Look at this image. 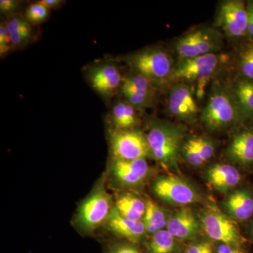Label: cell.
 Returning a JSON list of instances; mask_svg holds the SVG:
<instances>
[{
  "mask_svg": "<svg viewBox=\"0 0 253 253\" xmlns=\"http://www.w3.org/2000/svg\"><path fill=\"white\" fill-rule=\"evenodd\" d=\"M128 62L134 73L146 78L156 89L172 80L175 68L170 54L156 46L146 48L131 55Z\"/></svg>",
  "mask_w": 253,
  "mask_h": 253,
  "instance_id": "obj_1",
  "label": "cell"
},
{
  "mask_svg": "<svg viewBox=\"0 0 253 253\" xmlns=\"http://www.w3.org/2000/svg\"><path fill=\"white\" fill-rule=\"evenodd\" d=\"M243 118L231 91L219 85L212 89L201 113L203 122L211 130L223 129Z\"/></svg>",
  "mask_w": 253,
  "mask_h": 253,
  "instance_id": "obj_2",
  "label": "cell"
},
{
  "mask_svg": "<svg viewBox=\"0 0 253 253\" xmlns=\"http://www.w3.org/2000/svg\"><path fill=\"white\" fill-rule=\"evenodd\" d=\"M224 59V56L217 54L180 59L175 65L172 78L195 82L196 97L202 99L206 93V86Z\"/></svg>",
  "mask_w": 253,
  "mask_h": 253,
  "instance_id": "obj_3",
  "label": "cell"
},
{
  "mask_svg": "<svg viewBox=\"0 0 253 253\" xmlns=\"http://www.w3.org/2000/svg\"><path fill=\"white\" fill-rule=\"evenodd\" d=\"M223 46V36L216 28L202 26L189 32L174 43L180 59L216 54Z\"/></svg>",
  "mask_w": 253,
  "mask_h": 253,
  "instance_id": "obj_4",
  "label": "cell"
},
{
  "mask_svg": "<svg viewBox=\"0 0 253 253\" xmlns=\"http://www.w3.org/2000/svg\"><path fill=\"white\" fill-rule=\"evenodd\" d=\"M150 154L166 166L175 164L180 146V131L172 125L155 122L146 135Z\"/></svg>",
  "mask_w": 253,
  "mask_h": 253,
  "instance_id": "obj_5",
  "label": "cell"
},
{
  "mask_svg": "<svg viewBox=\"0 0 253 253\" xmlns=\"http://www.w3.org/2000/svg\"><path fill=\"white\" fill-rule=\"evenodd\" d=\"M111 149L115 159L134 161L145 159L150 154L146 136L137 130H116L111 139Z\"/></svg>",
  "mask_w": 253,
  "mask_h": 253,
  "instance_id": "obj_6",
  "label": "cell"
},
{
  "mask_svg": "<svg viewBox=\"0 0 253 253\" xmlns=\"http://www.w3.org/2000/svg\"><path fill=\"white\" fill-rule=\"evenodd\" d=\"M216 23L229 38H238L247 36L246 5L244 1L239 0L222 1L218 7Z\"/></svg>",
  "mask_w": 253,
  "mask_h": 253,
  "instance_id": "obj_7",
  "label": "cell"
},
{
  "mask_svg": "<svg viewBox=\"0 0 253 253\" xmlns=\"http://www.w3.org/2000/svg\"><path fill=\"white\" fill-rule=\"evenodd\" d=\"M202 224L208 236L214 241L232 247L241 243V236L234 221L217 209L211 208L204 212Z\"/></svg>",
  "mask_w": 253,
  "mask_h": 253,
  "instance_id": "obj_8",
  "label": "cell"
},
{
  "mask_svg": "<svg viewBox=\"0 0 253 253\" xmlns=\"http://www.w3.org/2000/svg\"><path fill=\"white\" fill-rule=\"evenodd\" d=\"M111 208L109 195L99 190L82 205L78 217L80 223L84 229L93 230L110 216Z\"/></svg>",
  "mask_w": 253,
  "mask_h": 253,
  "instance_id": "obj_9",
  "label": "cell"
},
{
  "mask_svg": "<svg viewBox=\"0 0 253 253\" xmlns=\"http://www.w3.org/2000/svg\"><path fill=\"white\" fill-rule=\"evenodd\" d=\"M168 106L169 113L182 121H193L199 112L194 89L185 83H178L172 86L169 92Z\"/></svg>",
  "mask_w": 253,
  "mask_h": 253,
  "instance_id": "obj_10",
  "label": "cell"
},
{
  "mask_svg": "<svg viewBox=\"0 0 253 253\" xmlns=\"http://www.w3.org/2000/svg\"><path fill=\"white\" fill-rule=\"evenodd\" d=\"M154 190L158 196L171 204L187 205L195 202L197 195L193 188L174 176H163L155 182Z\"/></svg>",
  "mask_w": 253,
  "mask_h": 253,
  "instance_id": "obj_11",
  "label": "cell"
},
{
  "mask_svg": "<svg viewBox=\"0 0 253 253\" xmlns=\"http://www.w3.org/2000/svg\"><path fill=\"white\" fill-rule=\"evenodd\" d=\"M89 81L95 91L104 96H110L120 89L123 76L117 65L102 63L94 66L89 71Z\"/></svg>",
  "mask_w": 253,
  "mask_h": 253,
  "instance_id": "obj_12",
  "label": "cell"
},
{
  "mask_svg": "<svg viewBox=\"0 0 253 253\" xmlns=\"http://www.w3.org/2000/svg\"><path fill=\"white\" fill-rule=\"evenodd\" d=\"M113 172L118 181L127 185L139 184L149 173V165L145 159L123 161L115 159Z\"/></svg>",
  "mask_w": 253,
  "mask_h": 253,
  "instance_id": "obj_13",
  "label": "cell"
},
{
  "mask_svg": "<svg viewBox=\"0 0 253 253\" xmlns=\"http://www.w3.org/2000/svg\"><path fill=\"white\" fill-rule=\"evenodd\" d=\"M167 230L176 239H189L197 234L199 224L189 208H181L168 221Z\"/></svg>",
  "mask_w": 253,
  "mask_h": 253,
  "instance_id": "obj_14",
  "label": "cell"
},
{
  "mask_svg": "<svg viewBox=\"0 0 253 253\" xmlns=\"http://www.w3.org/2000/svg\"><path fill=\"white\" fill-rule=\"evenodd\" d=\"M212 141L202 136H195L186 141L183 153L190 164L199 166L204 164L214 155Z\"/></svg>",
  "mask_w": 253,
  "mask_h": 253,
  "instance_id": "obj_15",
  "label": "cell"
},
{
  "mask_svg": "<svg viewBox=\"0 0 253 253\" xmlns=\"http://www.w3.org/2000/svg\"><path fill=\"white\" fill-rule=\"evenodd\" d=\"M208 179L213 187L224 191L237 186L241 181L239 171L231 165L217 164L208 171Z\"/></svg>",
  "mask_w": 253,
  "mask_h": 253,
  "instance_id": "obj_16",
  "label": "cell"
},
{
  "mask_svg": "<svg viewBox=\"0 0 253 253\" xmlns=\"http://www.w3.org/2000/svg\"><path fill=\"white\" fill-rule=\"evenodd\" d=\"M109 225L115 234L131 240L139 239L146 231L144 221L131 220L123 217L116 210L111 211Z\"/></svg>",
  "mask_w": 253,
  "mask_h": 253,
  "instance_id": "obj_17",
  "label": "cell"
},
{
  "mask_svg": "<svg viewBox=\"0 0 253 253\" xmlns=\"http://www.w3.org/2000/svg\"><path fill=\"white\" fill-rule=\"evenodd\" d=\"M228 154L236 162L244 165L253 163V129L237 134L231 141Z\"/></svg>",
  "mask_w": 253,
  "mask_h": 253,
  "instance_id": "obj_18",
  "label": "cell"
},
{
  "mask_svg": "<svg viewBox=\"0 0 253 253\" xmlns=\"http://www.w3.org/2000/svg\"><path fill=\"white\" fill-rule=\"evenodd\" d=\"M229 91L244 118H253V80L240 78L234 82Z\"/></svg>",
  "mask_w": 253,
  "mask_h": 253,
  "instance_id": "obj_19",
  "label": "cell"
},
{
  "mask_svg": "<svg viewBox=\"0 0 253 253\" xmlns=\"http://www.w3.org/2000/svg\"><path fill=\"white\" fill-rule=\"evenodd\" d=\"M6 25L14 48H21L27 45L34 38V31L32 23L26 17L14 15L6 21Z\"/></svg>",
  "mask_w": 253,
  "mask_h": 253,
  "instance_id": "obj_20",
  "label": "cell"
},
{
  "mask_svg": "<svg viewBox=\"0 0 253 253\" xmlns=\"http://www.w3.org/2000/svg\"><path fill=\"white\" fill-rule=\"evenodd\" d=\"M226 208L231 215L238 220H247L253 214V196L244 190L236 191L226 200Z\"/></svg>",
  "mask_w": 253,
  "mask_h": 253,
  "instance_id": "obj_21",
  "label": "cell"
},
{
  "mask_svg": "<svg viewBox=\"0 0 253 253\" xmlns=\"http://www.w3.org/2000/svg\"><path fill=\"white\" fill-rule=\"evenodd\" d=\"M136 110L126 101H120L114 105L111 118L118 130L131 129L139 123Z\"/></svg>",
  "mask_w": 253,
  "mask_h": 253,
  "instance_id": "obj_22",
  "label": "cell"
},
{
  "mask_svg": "<svg viewBox=\"0 0 253 253\" xmlns=\"http://www.w3.org/2000/svg\"><path fill=\"white\" fill-rule=\"evenodd\" d=\"M116 211L123 217L134 221H141L146 213V204L131 194L121 196L116 202Z\"/></svg>",
  "mask_w": 253,
  "mask_h": 253,
  "instance_id": "obj_23",
  "label": "cell"
},
{
  "mask_svg": "<svg viewBox=\"0 0 253 253\" xmlns=\"http://www.w3.org/2000/svg\"><path fill=\"white\" fill-rule=\"evenodd\" d=\"M120 89L123 96L126 97V101L136 110L153 107L156 102V92L154 91L135 89L123 83Z\"/></svg>",
  "mask_w": 253,
  "mask_h": 253,
  "instance_id": "obj_24",
  "label": "cell"
},
{
  "mask_svg": "<svg viewBox=\"0 0 253 253\" xmlns=\"http://www.w3.org/2000/svg\"><path fill=\"white\" fill-rule=\"evenodd\" d=\"M144 217L146 231L150 234H155L167 226L168 221H166L164 212L158 207V205L150 200L146 203V213Z\"/></svg>",
  "mask_w": 253,
  "mask_h": 253,
  "instance_id": "obj_25",
  "label": "cell"
},
{
  "mask_svg": "<svg viewBox=\"0 0 253 253\" xmlns=\"http://www.w3.org/2000/svg\"><path fill=\"white\" fill-rule=\"evenodd\" d=\"M174 237L168 230L155 233L149 244V253H171L175 246Z\"/></svg>",
  "mask_w": 253,
  "mask_h": 253,
  "instance_id": "obj_26",
  "label": "cell"
},
{
  "mask_svg": "<svg viewBox=\"0 0 253 253\" xmlns=\"http://www.w3.org/2000/svg\"><path fill=\"white\" fill-rule=\"evenodd\" d=\"M239 66L243 77L253 80V42L241 48L239 53Z\"/></svg>",
  "mask_w": 253,
  "mask_h": 253,
  "instance_id": "obj_27",
  "label": "cell"
},
{
  "mask_svg": "<svg viewBox=\"0 0 253 253\" xmlns=\"http://www.w3.org/2000/svg\"><path fill=\"white\" fill-rule=\"evenodd\" d=\"M49 10L41 1H38L28 6L25 17L32 24H39L44 22L48 18Z\"/></svg>",
  "mask_w": 253,
  "mask_h": 253,
  "instance_id": "obj_28",
  "label": "cell"
},
{
  "mask_svg": "<svg viewBox=\"0 0 253 253\" xmlns=\"http://www.w3.org/2000/svg\"><path fill=\"white\" fill-rule=\"evenodd\" d=\"M14 48L6 22H1L0 24V55L1 57L9 53Z\"/></svg>",
  "mask_w": 253,
  "mask_h": 253,
  "instance_id": "obj_29",
  "label": "cell"
},
{
  "mask_svg": "<svg viewBox=\"0 0 253 253\" xmlns=\"http://www.w3.org/2000/svg\"><path fill=\"white\" fill-rule=\"evenodd\" d=\"M19 2L15 0H1L0 1V11L1 14H11L17 10Z\"/></svg>",
  "mask_w": 253,
  "mask_h": 253,
  "instance_id": "obj_30",
  "label": "cell"
},
{
  "mask_svg": "<svg viewBox=\"0 0 253 253\" xmlns=\"http://www.w3.org/2000/svg\"><path fill=\"white\" fill-rule=\"evenodd\" d=\"M186 253H212V249L208 243H201L190 246Z\"/></svg>",
  "mask_w": 253,
  "mask_h": 253,
  "instance_id": "obj_31",
  "label": "cell"
},
{
  "mask_svg": "<svg viewBox=\"0 0 253 253\" xmlns=\"http://www.w3.org/2000/svg\"><path fill=\"white\" fill-rule=\"evenodd\" d=\"M246 7L248 12L247 36L253 41V1H249Z\"/></svg>",
  "mask_w": 253,
  "mask_h": 253,
  "instance_id": "obj_32",
  "label": "cell"
},
{
  "mask_svg": "<svg viewBox=\"0 0 253 253\" xmlns=\"http://www.w3.org/2000/svg\"><path fill=\"white\" fill-rule=\"evenodd\" d=\"M41 1L49 9L59 7L61 4L64 3V1H61V0H42Z\"/></svg>",
  "mask_w": 253,
  "mask_h": 253,
  "instance_id": "obj_33",
  "label": "cell"
},
{
  "mask_svg": "<svg viewBox=\"0 0 253 253\" xmlns=\"http://www.w3.org/2000/svg\"><path fill=\"white\" fill-rule=\"evenodd\" d=\"M217 253H242L238 249H234L230 246L221 244L218 247Z\"/></svg>",
  "mask_w": 253,
  "mask_h": 253,
  "instance_id": "obj_34",
  "label": "cell"
},
{
  "mask_svg": "<svg viewBox=\"0 0 253 253\" xmlns=\"http://www.w3.org/2000/svg\"><path fill=\"white\" fill-rule=\"evenodd\" d=\"M113 253H139L137 249L132 246H123L117 248Z\"/></svg>",
  "mask_w": 253,
  "mask_h": 253,
  "instance_id": "obj_35",
  "label": "cell"
},
{
  "mask_svg": "<svg viewBox=\"0 0 253 253\" xmlns=\"http://www.w3.org/2000/svg\"><path fill=\"white\" fill-rule=\"evenodd\" d=\"M252 231H253V230H252Z\"/></svg>",
  "mask_w": 253,
  "mask_h": 253,
  "instance_id": "obj_36",
  "label": "cell"
}]
</instances>
